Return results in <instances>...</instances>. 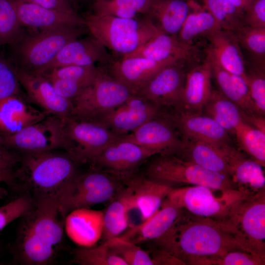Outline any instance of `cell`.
<instances>
[{
  "mask_svg": "<svg viewBox=\"0 0 265 265\" xmlns=\"http://www.w3.org/2000/svg\"><path fill=\"white\" fill-rule=\"evenodd\" d=\"M205 52L210 58L212 75L220 89L219 91L237 105L245 114L252 115L246 103L238 93L233 82L231 73L222 67L208 52L205 50Z\"/></svg>",
  "mask_w": 265,
  "mask_h": 265,
  "instance_id": "obj_43",
  "label": "cell"
},
{
  "mask_svg": "<svg viewBox=\"0 0 265 265\" xmlns=\"http://www.w3.org/2000/svg\"><path fill=\"white\" fill-rule=\"evenodd\" d=\"M186 63L178 61L165 67L135 94L159 107L167 106L182 108L186 74Z\"/></svg>",
  "mask_w": 265,
  "mask_h": 265,
  "instance_id": "obj_13",
  "label": "cell"
},
{
  "mask_svg": "<svg viewBox=\"0 0 265 265\" xmlns=\"http://www.w3.org/2000/svg\"><path fill=\"white\" fill-rule=\"evenodd\" d=\"M211 63L205 53L204 59L186 74L182 108L185 112L199 113L209 100L212 89Z\"/></svg>",
  "mask_w": 265,
  "mask_h": 265,
  "instance_id": "obj_26",
  "label": "cell"
},
{
  "mask_svg": "<svg viewBox=\"0 0 265 265\" xmlns=\"http://www.w3.org/2000/svg\"><path fill=\"white\" fill-rule=\"evenodd\" d=\"M190 10L177 35L181 41L193 44L198 37L210 31L221 29L214 18L195 0L189 1Z\"/></svg>",
  "mask_w": 265,
  "mask_h": 265,
  "instance_id": "obj_34",
  "label": "cell"
},
{
  "mask_svg": "<svg viewBox=\"0 0 265 265\" xmlns=\"http://www.w3.org/2000/svg\"><path fill=\"white\" fill-rule=\"evenodd\" d=\"M153 241L157 248L185 265H195L200 260L222 256L232 250H243L215 220L184 210L170 228Z\"/></svg>",
  "mask_w": 265,
  "mask_h": 265,
  "instance_id": "obj_1",
  "label": "cell"
},
{
  "mask_svg": "<svg viewBox=\"0 0 265 265\" xmlns=\"http://www.w3.org/2000/svg\"><path fill=\"white\" fill-rule=\"evenodd\" d=\"M34 203V199L30 196L23 195L0 207V231L13 221L27 214Z\"/></svg>",
  "mask_w": 265,
  "mask_h": 265,
  "instance_id": "obj_46",
  "label": "cell"
},
{
  "mask_svg": "<svg viewBox=\"0 0 265 265\" xmlns=\"http://www.w3.org/2000/svg\"><path fill=\"white\" fill-rule=\"evenodd\" d=\"M92 13L122 18H135L146 15L150 0H92Z\"/></svg>",
  "mask_w": 265,
  "mask_h": 265,
  "instance_id": "obj_35",
  "label": "cell"
},
{
  "mask_svg": "<svg viewBox=\"0 0 265 265\" xmlns=\"http://www.w3.org/2000/svg\"><path fill=\"white\" fill-rule=\"evenodd\" d=\"M159 106L147 99L132 94L122 104L103 115L99 122L114 133L122 135L131 132L156 118Z\"/></svg>",
  "mask_w": 265,
  "mask_h": 265,
  "instance_id": "obj_15",
  "label": "cell"
},
{
  "mask_svg": "<svg viewBox=\"0 0 265 265\" xmlns=\"http://www.w3.org/2000/svg\"><path fill=\"white\" fill-rule=\"evenodd\" d=\"M175 155L209 170L232 177L231 169L220 149L210 143L185 138L182 149Z\"/></svg>",
  "mask_w": 265,
  "mask_h": 265,
  "instance_id": "obj_31",
  "label": "cell"
},
{
  "mask_svg": "<svg viewBox=\"0 0 265 265\" xmlns=\"http://www.w3.org/2000/svg\"><path fill=\"white\" fill-rule=\"evenodd\" d=\"M30 3L47 8L78 14L73 0H15Z\"/></svg>",
  "mask_w": 265,
  "mask_h": 265,
  "instance_id": "obj_51",
  "label": "cell"
},
{
  "mask_svg": "<svg viewBox=\"0 0 265 265\" xmlns=\"http://www.w3.org/2000/svg\"><path fill=\"white\" fill-rule=\"evenodd\" d=\"M48 115L26 101L22 95H12L0 99V134H15L26 127L39 122Z\"/></svg>",
  "mask_w": 265,
  "mask_h": 265,
  "instance_id": "obj_25",
  "label": "cell"
},
{
  "mask_svg": "<svg viewBox=\"0 0 265 265\" xmlns=\"http://www.w3.org/2000/svg\"><path fill=\"white\" fill-rule=\"evenodd\" d=\"M128 181L127 185L132 190L134 209L139 212L143 221L160 208L173 188L168 183L151 178L135 177Z\"/></svg>",
  "mask_w": 265,
  "mask_h": 265,
  "instance_id": "obj_29",
  "label": "cell"
},
{
  "mask_svg": "<svg viewBox=\"0 0 265 265\" xmlns=\"http://www.w3.org/2000/svg\"><path fill=\"white\" fill-rule=\"evenodd\" d=\"M241 50L250 56V63L265 66V27L244 26L234 31Z\"/></svg>",
  "mask_w": 265,
  "mask_h": 265,
  "instance_id": "obj_38",
  "label": "cell"
},
{
  "mask_svg": "<svg viewBox=\"0 0 265 265\" xmlns=\"http://www.w3.org/2000/svg\"><path fill=\"white\" fill-rule=\"evenodd\" d=\"M21 26L42 30L68 25H85L79 14L47 8L36 4L13 0Z\"/></svg>",
  "mask_w": 265,
  "mask_h": 265,
  "instance_id": "obj_27",
  "label": "cell"
},
{
  "mask_svg": "<svg viewBox=\"0 0 265 265\" xmlns=\"http://www.w3.org/2000/svg\"><path fill=\"white\" fill-rule=\"evenodd\" d=\"M190 10L186 0H150L145 16L164 33L177 35Z\"/></svg>",
  "mask_w": 265,
  "mask_h": 265,
  "instance_id": "obj_30",
  "label": "cell"
},
{
  "mask_svg": "<svg viewBox=\"0 0 265 265\" xmlns=\"http://www.w3.org/2000/svg\"><path fill=\"white\" fill-rule=\"evenodd\" d=\"M212 189L202 186L174 188L164 199L168 203L197 216L219 220L238 200L250 195L231 189L216 196Z\"/></svg>",
  "mask_w": 265,
  "mask_h": 265,
  "instance_id": "obj_11",
  "label": "cell"
},
{
  "mask_svg": "<svg viewBox=\"0 0 265 265\" xmlns=\"http://www.w3.org/2000/svg\"><path fill=\"white\" fill-rule=\"evenodd\" d=\"M202 110L228 132L233 134L236 128L245 120L244 113L239 107L219 91L214 89Z\"/></svg>",
  "mask_w": 265,
  "mask_h": 265,
  "instance_id": "obj_33",
  "label": "cell"
},
{
  "mask_svg": "<svg viewBox=\"0 0 265 265\" xmlns=\"http://www.w3.org/2000/svg\"><path fill=\"white\" fill-rule=\"evenodd\" d=\"M201 37L208 43L205 51L222 67L244 78L246 62L234 31L221 28L207 32Z\"/></svg>",
  "mask_w": 265,
  "mask_h": 265,
  "instance_id": "obj_22",
  "label": "cell"
},
{
  "mask_svg": "<svg viewBox=\"0 0 265 265\" xmlns=\"http://www.w3.org/2000/svg\"><path fill=\"white\" fill-rule=\"evenodd\" d=\"M90 35L108 50L122 57L128 55L163 32L150 17L141 19L100 16L83 17Z\"/></svg>",
  "mask_w": 265,
  "mask_h": 265,
  "instance_id": "obj_4",
  "label": "cell"
},
{
  "mask_svg": "<svg viewBox=\"0 0 265 265\" xmlns=\"http://www.w3.org/2000/svg\"><path fill=\"white\" fill-rule=\"evenodd\" d=\"M159 153L134 143L118 140L107 147L90 163L95 169L115 174L128 173Z\"/></svg>",
  "mask_w": 265,
  "mask_h": 265,
  "instance_id": "obj_19",
  "label": "cell"
},
{
  "mask_svg": "<svg viewBox=\"0 0 265 265\" xmlns=\"http://www.w3.org/2000/svg\"><path fill=\"white\" fill-rule=\"evenodd\" d=\"M215 221L243 250L265 259V187L236 201Z\"/></svg>",
  "mask_w": 265,
  "mask_h": 265,
  "instance_id": "obj_5",
  "label": "cell"
},
{
  "mask_svg": "<svg viewBox=\"0 0 265 265\" xmlns=\"http://www.w3.org/2000/svg\"><path fill=\"white\" fill-rule=\"evenodd\" d=\"M1 182V181L0 180V183ZM7 191L6 190L0 186V198H1L7 195Z\"/></svg>",
  "mask_w": 265,
  "mask_h": 265,
  "instance_id": "obj_54",
  "label": "cell"
},
{
  "mask_svg": "<svg viewBox=\"0 0 265 265\" xmlns=\"http://www.w3.org/2000/svg\"><path fill=\"white\" fill-rule=\"evenodd\" d=\"M12 63L19 82L26 90L29 100L48 115L61 117L71 115V101L60 96L47 78Z\"/></svg>",
  "mask_w": 265,
  "mask_h": 265,
  "instance_id": "obj_14",
  "label": "cell"
},
{
  "mask_svg": "<svg viewBox=\"0 0 265 265\" xmlns=\"http://www.w3.org/2000/svg\"><path fill=\"white\" fill-rule=\"evenodd\" d=\"M243 15L253 0H229Z\"/></svg>",
  "mask_w": 265,
  "mask_h": 265,
  "instance_id": "obj_53",
  "label": "cell"
},
{
  "mask_svg": "<svg viewBox=\"0 0 265 265\" xmlns=\"http://www.w3.org/2000/svg\"><path fill=\"white\" fill-rule=\"evenodd\" d=\"M74 262L81 265H127L104 242L90 247H81L74 252Z\"/></svg>",
  "mask_w": 265,
  "mask_h": 265,
  "instance_id": "obj_40",
  "label": "cell"
},
{
  "mask_svg": "<svg viewBox=\"0 0 265 265\" xmlns=\"http://www.w3.org/2000/svg\"><path fill=\"white\" fill-rule=\"evenodd\" d=\"M244 79L249 88L252 101L258 114L265 112V66L248 64Z\"/></svg>",
  "mask_w": 265,
  "mask_h": 265,
  "instance_id": "obj_42",
  "label": "cell"
},
{
  "mask_svg": "<svg viewBox=\"0 0 265 265\" xmlns=\"http://www.w3.org/2000/svg\"><path fill=\"white\" fill-rule=\"evenodd\" d=\"M232 171V177L238 189L247 195L265 187L262 166L245 157L238 150L227 144L219 147Z\"/></svg>",
  "mask_w": 265,
  "mask_h": 265,
  "instance_id": "obj_24",
  "label": "cell"
},
{
  "mask_svg": "<svg viewBox=\"0 0 265 265\" xmlns=\"http://www.w3.org/2000/svg\"><path fill=\"white\" fill-rule=\"evenodd\" d=\"M234 134L239 147L262 167L265 166V132L243 121Z\"/></svg>",
  "mask_w": 265,
  "mask_h": 265,
  "instance_id": "obj_36",
  "label": "cell"
},
{
  "mask_svg": "<svg viewBox=\"0 0 265 265\" xmlns=\"http://www.w3.org/2000/svg\"><path fill=\"white\" fill-rule=\"evenodd\" d=\"M153 265H184L185 263L168 252L156 248L149 252Z\"/></svg>",
  "mask_w": 265,
  "mask_h": 265,
  "instance_id": "obj_52",
  "label": "cell"
},
{
  "mask_svg": "<svg viewBox=\"0 0 265 265\" xmlns=\"http://www.w3.org/2000/svg\"><path fill=\"white\" fill-rule=\"evenodd\" d=\"M34 200L33 208L22 217L13 252L20 263L47 265L53 260L62 243L65 217L57 199Z\"/></svg>",
  "mask_w": 265,
  "mask_h": 265,
  "instance_id": "obj_2",
  "label": "cell"
},
{
  "mask_svg": "<svg viewBox=\"0 0 265 265\" xmlns=\"http://www.w3.org/2000/svg\"><path fill=\"white\" fill-rule=\"evenodd\" d=\"M132 90L111 76L104 67L93 82L71 100V117L76 119L96 121L124 103Z\"/></svg>",
  "mask_w": 265,
  "mask_h": 265,
  "instance_id": "obj_8",
  "label": "cell"
},
{
  "mask_svg": "<svg viewBox=\"0 0 265 265\" xmlns=\"http://www.w3.org/2000/svg\"><path fill=\"white\" fill-rule=\"evenodd\" d=\"M20 85L12 62L0 55V99L21 95Z\"/></svg>",
  "mask_w": 265,
  "mask_h": 265,
  "instance_id": "obj_47",
  "label": "cell"
},
{
  "mask_svg": "<svg viewBox=\"0 0 265 265\" xmlns=\"http://www.w3.org/2000/svg\"><path fill=\"white\" fill-rule=\"evenodd\" d=\"M19 159L18 152L9 149L1 142L0 138V180L8 184L14 183V168Z\"/></svg>",
  "mask_w": 265,
  "mask_h": 265,
  "instance_id": "obj_48",
  "label": "cell"
},
{
  "mask_svg": "<svg viewBox=\"0 0 265 265\" xmlns=\"http://www.w3.org/2000/svg\"><path fill=\"white\" fill-rule=\"evenodd\" d=\"M265 259L241 250H235L218 257L198 261L196 265H264Z\"/></svg>",
  "mask_w": 265,
  "mask_h": 265,
  "instance_id": "obj_45",
  "label": "cell"
},
{
  "mask_svg": "<svg viewBox=\"0 0 265 265\" xmlns=\"http://www.w3.org/2000/svg\"><path fill=\"white\" fill-rule=\"evenodd\" d=\"M146 174L159 181L205 186L221 192L238 189L230 176L209 170L174 154H160L150 162Z\"/></svg>",
  "mask_w": 265,
  "mask_h": 265,
  "instance_id": "obj_7",
  "label": "cell"
},
{
  "mask_svg": "<svg viewBox=\"0 0 265 265\" xmlns=\"http://www.w3.org/2000/svg\"><path fill=\"white\" fill-rule=\"evenodd\" d=\"M168 118L186 138L205 141L218 147L230 144L228 132L213 119L206 115L180 110Z\"/></svg>",
  "mask_w": 265,
  "mask_h": 265,
  "instance_id": "obj_21",
  "label": "cell"
},
{
  "mask_svg": "<svg viewBox=\"0 0 265 265\" xmlns=\"http://www.w3.org/2000/svg\"><path fill=\"white\" fill-rule=\"evenodd\" d=\"M64 229L71 240L81 247H90L102 238L104 212L89 208L76 209L64 219Z\"/></svg>",
  "mask_w": 265,
  "mask_h": 265,
  "instance_id": "obj_23",
  "label": "cell"
},
{
  "mask_svg": "<svg viewBox=\"0 0 265 265\" xmlns=\"http://www.w3.org/2000/svg\"><path fill=\"white\" fill-rule=\"evenodd\" d=\"M183 211L164 200L160 209L141 224L130 228L118 237L136 244L156 240L170 228Z\"/></svg>",
  "mask_w": 265,
  "mask_h": 265,
  "instance_id": "obj_28",
  "label": "cell"
},
{
  "mask_svg": "<svg viewBox=\"0 0 265 265\" xmlns=\"http://www.w3.org/2000/svg\"><path fill=\"white\" fill-rule=\"evenodd\" d=\"M245 26L265 27V0H253L243 15Z\"/></svg>",
  "mask_w": 265,
  "mask_h": 265,
  "instance_id": "obj_49",
  "label": "cell"
},
{
  "mask_svg": "<svg viewBox=\"0 0 265 265\" xmlns=\"http://www.w3.org/2000/svg\"><path fill=\"white\" fill-rule=\"evenodd\" d=\"M202 53L197 45L183 42L176 36L161 32L122 58L142 57L156 61L173 59L197 64L201 61Z\"/></svg>",
  "mask_w": 265,
  "mask_h": 265,
  "instance_id": "obj_18",
  "label": "cell"
},
{
  "mask_svg": "<svg viewBox=\"0 0 265 265\" xmlns=\"http://www.w3.org/2000/svg\"><path fill=\"white\" fill-rule=\"evenodd\" d=\"M0 138L6 147L17 152L63 150L62 117L49 115L15 134H0Z\"/></svg>",
  "mask_w": 265,
  "mask_h": 265,
  "instance_id": "obj_12",
  "label": "cell"
},
{
  "mask_svg": "<svg viewBox=\"0 0 265 265\" xmlns=\"http://www.w3.org/2000/svg\"><path fill=\"white\" fill-rule=\"evenodd\" d=\"M87 31L85 25H68L22 36L10 45L16 60L14 63L26 71L39 74L65 45L79 38Z\"/></svg>",
  "mask_w": 265,
  "mask_h": 265,
  "instance_id": "obj_6",
  "label": "cell"
},
{
  "mask_svg": "<svg viewBox=\"0 0 265 265\" xmlns=\"http://www.w3.org/2000/svg\"><path fill=\"white\" fill-rule=\"evenodd\" d=\"M101 68L102 67L96 65L67 66L54 68L40 75L46 77L70 80L86 88L93 82Z\"/></svg>",
  "mask_w": 265,
  "mask_h": 265,
  "instance_id": "obj_44",
  "label": "cell"
},
{
  "mask_svg": "<svg viewBox=\"0 0 265 265\" xmlns=\"http://www.w3.org/2000/svg\"><path fill=\"white\" fill-rule=\"evenodd\" d=\"M55 150L18 152L19 167L14 171L18 179L32 192L34 199H58L62 190L78 173L76 164L65 152Z\"/></svg>",
  "mask_w": 265,
  "mask_h": 265,
  "instance_id": "obj_3",
  "label": "cell"
},
{
  "mask_svg": "<svg viewBox=\"0 0 265 265\" xmlns=\"http://www.w3.org/2000/svg\"><path fill=\"white\" fill-rule=\"evenodd\" d=\"M104 242L122 258L127 265H153L149 252L142 249L137 244L118 237Z\"/></svg>",
  "mask_w": 265,
  "mask_h": 265,
  "instance_id": "obj_41",
  "label": "cell"
},
{
  "mask_svg": "<svg viewBox=\"0 0 265 265\" xmlns=\"http://www.w3.org/2000/svg\"><path fill=\"white\" fill-rule=\"evenodd\" d=\"M173 126L168 119L156 117L121 135L119 140L134 143L159 154H177L183 148L184 140L179 138Z\"/></svg>",
  "mask_w": 265,
  "mask_h": 265,
  "instance_id": "obj_16",
  "label": "cell"
},
{
  "mask_svg": "<svg viewBox=\"0 0 265 265\" xmlns=\"http://www.w3.org/2000/svg\"><path fill=\"white\" fill-rule=\"evenodd\" d=\"M46 78L50 80L60 96L70 101L85 88L81 84L70 80L53 77Z\"/></svg>",
  "mask_w": 265,
  "mask_h": 265,
  "instance_id": "obj_50",
  "label": "cell"
},
{
  "mask_svg": "<svg viewBox=\"0 0 265 265\" xmlns=\"http://www.w3.org/2000/svg\"><path fill=\"white\" fill-rule=\"evenodd\" d=\"M216 20L222 29L236 31L244 25L243 14L229 0H195Z\"/></svg>",
  "mask_w": 265,
  "mask_h": 265,
  "instance_id": "obj_37",
  "label": "cell"
},
{
  "mask_svg": "<svg viewBox=\"0 0 265 265\" xmlns=\"http://www.w3.org/2000/svg\"><path fill=\"white\" fill-rule=\"evenodd\" d=\"M176 61L128 57L115 60L104 67L111 76L136 94L160 70Z\"/></svg>",
  "mask_w": 265,
  "mask_h": 265,
  "instance_id": "obj_20",
  "label": "cell"
},
{
  "mask_svg": "<svg viewBox=\"0 0 265 265\" xmlns=\"http://www.w3.org/2000/svg\"><path fill=\"white\" fill-rule=\"evenodd\" d=\"M187 0V1H189V0Z\"/></svg>",
  "mask_w": 265,
  "mask_h": 265,
  "instance_id": "obj_57",
  "label": "cell"
},
{
  "mask_svg": "<svg viewBox=\"0 0 265 265\" xmlns=\"http://www.w3.org/2000/svg\"><path fill=\"white\" fill-rule=\"evenodd\" d=\"M101 43L90 35L65 45L54 59L39 74L67 66H90L99 63L106 67L115 59Z\"/></svg>",
  "mask_w": 265,
  "mask_h": 265,
  "instance_id": "obj_17",
  "label": "cell"
},
{
  "mask_svg": "<svg viewBox=\"0 0 265 265\" xmlns=\"http://www.w3.org/2000/svg\"><path fill=\"white\" fill-rule=\"evenodd\" d=\"M195 1V0H189V1Z\"/></svg>",
  "mask_w": 265,
  "mask_h": 265,
  "instance_id": "obj_56",
  "label": "cell"
},
{
  "mask_svg": "<svg viewBox=\"0 0 265 265\" xmlns=\"http://www.w3.org/2000/svg\"><path fill=\"white\" fill-rule=\"evenodd\" d=\"M112 176L95 169L77 173L67 184L57 201L59 209L65 217L72 211L89 207L112 200L120 189Z\"/></svg>",
  "mask_w": 265,
  "mask_h": 265,
  "instance_id": "obj_10",
  "label": "cell"
},
{
  "mask_svg": "<svg viewBox=\"0 0 265 265\" xmlns=\"http://www.w3.org/2000/svg\"><path fill=\"white\" fill-rule=\"evenodd\" d=\"M104 212V242L120 236L129 225V212L134 209L130 186L120 189Z\"/></svg>",
  "mask_w": 265,
  "mask_h": 265,
  "instance_id": "obj_32",
  "label": "cell"
},
{
  "mask_svg": "<svg viewBox=\"0 0 265 265\" xmlns=\"http://www.w3.org/2000/svg\"><path fill=\"white\" fill-rule=\"evenodd\" d=\"M13 0H0V46L11 45L23 36Z\"/></svg>",
  "mask_w": 265,
  "mask_h": 265,
  "instance_id": "obj_39",
  "label": "cell"
},
{
  "mask_svg": "<svg viewBox=\"0 0 265 265\" xmlns=\"http://www.w3.org/2000/svg\"><path fill=\"white\" fill-rule=\"evenodd\" d=\"M73 2L74 3V5H75V6L76 7V4L77 3V1H78V0H73Z\"/></svg>",
  "mask_w": 265,
  "mask_h": 265,
  "instance_id": "obj_55",
  "label": "cell"
},
{
  "mask_svg": "<svg viewBox=\"0 0 265 265\" xmlns=\"http://www.w3.org/2000/svg\"><path fill=\"white\" fill-rule=\"evenodd\" d=\"M62 129L63 150L76 164L90 162L121 136L99 122L69 116L62 117Z\"/></svg>",
  "mask_w": 265,
  "mask_h": 265,
  "instance_id": "obj_9",
  "label": "cell"
}]
</instances>
